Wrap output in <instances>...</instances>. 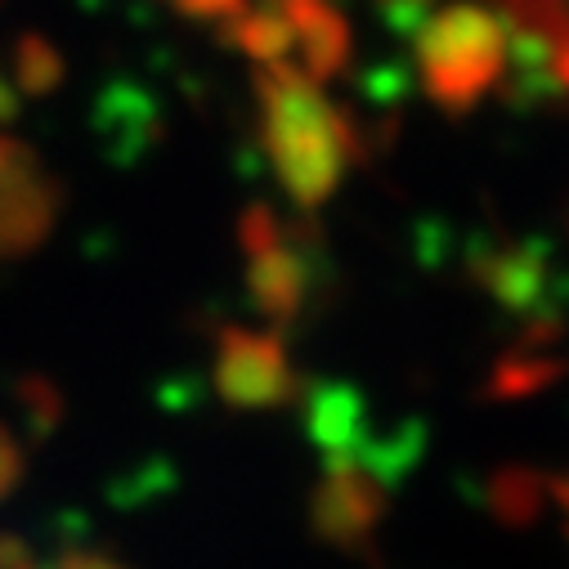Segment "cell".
<instances>
[{
    "label": "cell",
    "mask_w": 569,
    "mask_h": 569,
    "mask_svg": "<svg viewBox=\"0 0 569 569\" xmlns=\"http://www.w3.org/2000/svg\"><path fill=\"white\" fill-rule=\"evenodd\" d=\"M251 0H176V10L193 23H216L220 32H229L242 14H247Z\"/></svg>",
    "instance_id": "cell-12"
},
{
    "label": "cell",
    "mask_w": 569,
    "mask_h": 569,
    "mask_svg": "<svg viewBox=\"0 0 569 569\" xmlns=\"http://www.w3.org/2000/svg\"><path fill=\"white\" fill-rule=\"evenodd\" d=\"M282 10V19L292 23V68L301 77H310L315 86L337 77L350 59V28L346 19L332 10V0H273Z\"/></svg>",
    "instance_id": "cell-7"
},
{
    "label": "cell",
    "mask_w": 569,
    "mask_h": 569,
    "mask_svg": "<svg viewBox=\"0 0 569 569\" xmlns=\"http://www.w3.org/2000/svg\"><path fill=\"white\" fill-rule=\"evenodd\" d=\"M556 377H565V359H551V346H533L525 341L520 350H511L498 368H493V395L516 399V395H533L538 386H551Z\"/></svg>",
    "instance_id": "cell-9"
},
{
    "label": "cell",
    "mask_w": 569,
    "mask_h": 569,
    "mask_svg": "<svg viewBox=\"0 0 569 569\" xmlns=\"http://www.w3.org/2000/svg\"><path fill=\"white\" fill-rule=\"evenodd\" d=\"M216 390L233 408H282L297 390L288 346L273 332L220 328L216 337Z\"/></svg>",
    "instance_id": "cell-4"
},
{
    "label": "cell",
    "mask_w": 569,
    "mask_h": 569,
    "mask_svg": "<svg viewBox=\"0 0 569 569\" xmlns=\"http://www.w3.org/2000/svg\"><path fill=\"white\" fill-rule=\"evenodd\" d=\"M381 6L390 10L395 23H408V19H421V23H426V10H431V0H381Z\"/></svg>",
    "instance_id": "cell-16"
},
{
    "label": "cell",
    "mask_w": 569,
    "mask_h": 569,
    "mask_svg": "<svg viewBox=\"0 0 569 569\" xmlns=\"http://www.w3.org/2000/svg\"><path fill=\"white\" fill-rule=\"evenodd\" d=\"M260 90V144L278 184L297 207H323L346 167L359 158V134L350 117L297 68H256Z\"/></svg>",
    "instance_id": "cell-1"
},
{
    "label": "cell",
    "mask_w": 569,
    "mask_h": 569,
    "mask_svg": "<svg viewBox=\"0 0 569 569\" xmlns=\"http://www.w3.org/2000/svg\"><path fill=\"white\" fill-rule=\"evenodd\" d=\"M59 184L41 167V158L0 130V260L28 256L32 247L46 242L59 216Z\"/></svg>",
    "instance_id": "cell-3"
},
{
    "label": "cell",
    "mask_w": 569,
    "mask_h": 569,
    "mask_svg": "<svg viewBox=\"0 0 569 569\" xmlns=\"http://www.w3.org/2000/svg\"><path fill=\"white\" fill-rule=\"evenodd\" d=\"M386 502H390L386 476H377L372 462L341 458V462H328V471L310 498V525L328 547L359 551L377 533Z\"/></svg>",
    "instance_id": "cell-5"
},
{
    "label": "cell",
    "mask_w": 569,
    "mask_h": 569,
    "mask_svg": "<svg viewBox=\"0 0 569 569\" xmlns=\"http://www.w3.org/2000/svg\"><path fill=\"white\" fill-rule=\"evenodd\" d=\"M19 480H23V449H19V440L6 431V426H0V502L14 493Z\"/></svg>",
    "instance_id": "cell-13"
},
{
    "label": "cell",
    "mask_w": 569,
    "mask_h": 569,
    "mask_svg": "<svg viewBox=\"0 0 569 569\" xmlns=\"http://www.w3.org/2000/svg\"><path fill=\"white\" fill-rule=\"evenodd\" d=\"M23 569H28V565H23Z\"/></svg>",
    "instance_id": "cell-19"
},
{
    "label": "cell",
    "mask_w": 569,
    "mask_h": 569,
    "mask_svg": "<svg viewBox=\"0 0 569 569\" xmlns=\"http://www.w3.org/2000/svg\"><path fill=\"white\" fill-rule=\"evenodd\" d=\"M511 68V28L485 6H449L417 28L421 90L449 117L471 112Z\"/></svg>",
    "instance_id": "cell-2"
},
{
    "label": "cell",
    "mask_w": 569,
    "mask_h": 569,
    "mask_svg": "<svg viewBox=\"0 0 569 569\" xmlns=\"http://www.w3.org/2000/svg\"><path fill=\"white\" fill-rule=\"evenodd\" d=\"M547 493L560 502V511H565V520H569V476H560V480H551L547 485Z\"/></svg>",
    "instance_id": "cell-17"
},
{
    "label": "cell",
    "mask_w": 569,
    "mask_h": 569,
    "mask_svg": "<svg viewBox=\"0 0 569 569\" xmlns=\"http://www.w3.org/2000/svg\"><path fill=\"white\" fill-rule=\"evenodd\" d=\"M480 282L511 310H533L542 297V256L538 247H507L480 260Z\"/></svg>",
    "instance_id": "cell-8"
},
{
    "label": "cell",
    "mask_w": 569,
    "mask_h": 569,
    "mask_svg": "<svg viewBox=\"0 0 569 569\" xmlns=\"http://www.w3.org/2000/svg\"><path fill=\"white\" fill-rule=\"evenodd\" d=\"M542 493H547V480H538L525 467H511V471H502L493 480V493L489 498H493V511L507 525H529L538 516V507H542Z\"/></svg>",
    "instance_id": "cell-10"
},
{
    "label": "cell",
    "mask_w": 569,
    "mask_h": 569,
    "mask_svg": "<svg viewBox=\"0 0 569 569\" xmlns=\"http://www.w3.org/2000/svg\"><path fill=\"white\" fill-rule=\"evenodd\" d=\"M547 86L569 94V28H560L551 41H547Z\"/></svg>",
    "instance_id": "cell-14"
},
{
    "label": "cell",
    "mask_w": 569,
    "mask_h": 569,
    "mask_svg": "<svg viewBox=\"0 0 569 569\" xmlns=\"http://www.w3.org/2000/svg\"><path fill=\"white\" fill-rule=\"evenodd\" d=\"M310 288H315V260L288 233H282L273 247L247 256V292L264 319L292 323L306 310Z\"/></svg>",
    "instance_id": "cell-6"
},
{
    "label": "cell",
    "mask_w": 569,
    "mask_h": 569,
    "mask_svg": "<svg viewBox=\"0 0 569 569\" xmlns=\"http://www.w3.org/2000/svg\"><path fill=\"white\" fill-rule=\"evenodd\" d=\"M14 108H19V103H14L10 86H6V81H0V121H10V117H14Z\"/></svg>",
    "instance_id": "cell-18"
},
{
    "label": "cell",
    "mask_w": 569,
    "mask_h": 569,
    "mask_svg": "<svg viewBox=\"0 0 569 569\" xmlns=\"http://www.w3.org/2000/svg\"><path fill=\"white\" fill-rule=\"evenodd\" d=\"M54 569H126V565H117L108 556H94V551H68Z\"/></svg>",
    "instance_id": "cell-15"
},
{
    "label": "cell",
    "mask_w": 569,
    "mask_h": 569,
    "mask_svg": "<svg viewBox=\"0 0 569 569\" xmlns=\"http://www.w3.org/2000/svg\"><path fill=\"white\" fill-rule=\"evenodd\" d=\"M14 68H19V81H23L28 94H32V90L41 94V90H50V86L63 81V59H59L41 37H23V41H19Z\"/></svg>",
    "instance_id": "cell-11"
}]
</instances>
